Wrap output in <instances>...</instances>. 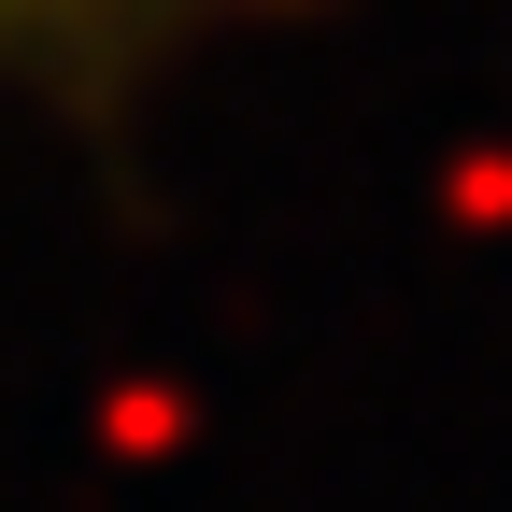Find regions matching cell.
Instances as JSON below:
<instances>
[{
  "instance_id": "1",
  "label": "cell",
  "mask_w": 512,
  "mask_h": 512,
  "mask_svg": "<svg viewBox=\"0 0 512 512\" xmlns=\"http://www.w3.org/2000/svg\"><path fill=\"white\" fill-rule=\"evenodd\" d=\"M15 29H43V43H114V29H157L171 0H0Z\"/></svg>"
}]
</instances>
